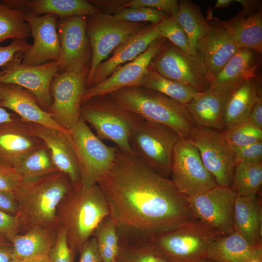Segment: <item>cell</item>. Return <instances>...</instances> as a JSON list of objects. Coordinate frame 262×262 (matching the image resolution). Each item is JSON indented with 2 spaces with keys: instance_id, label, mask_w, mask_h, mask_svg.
Here are the masks:
<instances>
[{
  "instance_id": "cell-1",
  "label": "cell",
  "mask_w": 262,
  "mask_h": 262,
  "mask_svg": "<svg viewBox=\"0 0 262 262\" xmlns=\"http://www.w3.org/2000/svg\"><path fill=\"white\" fill-rule=\"evenodd\" d=\"M97 184L118 231L149 236L196 220L188 196L134 154L118 149Z\"/></svg>"
},
{
  "instance_id": "cell-2",
  "label": "cell",
  "mask_w": 262,
  "mask_h": 262,
  "mask_svg": "<svg viewBox=\"0 0 262 262\" xmlns=\"http://www.w3.org/2000/svg\"><path fill=\"white\" fill-rule=\"evenodd\" d=\"M74 188L69 178L60 172L22 182L15 194L20 234L35 227L57 229L58 206Z\"/></svg>"
},
{
  "instance_id": "cell-3",
  "label": "cell",
  "mask_w": 262,
  "mask_h": 262,
  "mask_svg": "<svg viewBox=\"0 0 262 262\" xmlns=\"http://www.w3.org/2000/svg\"><path fill=\"white\" fill-rule=\"evenodd\" d=\"M109 215L107 202L97 184L74 188L61 200L57 211L58 227L65 230L68 245L76 255Z\"/></svg>"
},
{
  "instance_id": "cell-4",
  "label": "cell",
  "mask_w": 262,
  "mask_h": 262,
  "mask_svg": "<svg viewBox=\"0 0 262 262\" xmlns=\"http://www.w3.org/2000/svg\"><path fill=\"white\" fill-rule=\"evenodd\" d=\"M109 95L121 108L145 119L166 125L181 137L188 138L195 126L184 105L155 90L141 86H130Z\"/></svg>"
},
{
  "instance_id": "cell-5",
  "label": "cell",
  "mask_w": 262,
  "mask_h": 262,
  "mask_svg": "<svg viewBox=\"0 0 262 262\" xmlns=\"http://www.w3.org/2000/svg\"><path fill=\"white\" fill-rule=\"evenodd\" d=\"M221 235L194 220L175 229L145 236L166 262H200L212 242Z\"/></svg>"
},
{
  "instance_id": "cell-6",
  "label": "cell",
  "mask_w": 262,
  "mask_h": 262,
  "mask_svg": "<svg viewBox=\"0 0 262 262\" xmlns=\"http://www.w3.org/2000/svg\"><path fill=\"white\" fill-rule=\"evenodd\" d=\"M81 117L95 131L100 140H109L120 151L134 154L129 138L131 129L142 117L121 108L106 95L82 104Z\"/></svg>"
},
{
  "instance_id": "cell-7",
  "label": "cell",
  "mask_w": 262,
  "mask_h": 262,
  "mask_svg": "<svg viewBox=\"0 0 262 262\" xmlns=\"http://www.w3.org/2000/svg\"><path fill=\"white\" fill-rule=\"evenodd\" d=\"M181 137L173 129L144 118L132 128L129 142L133 154L162 176H170L173 150Z\"/></svg>"
},
{
  "instance_id": "cell-8",
  "label": "cell",
  "mask_w": 262,
  "mask_h": 262,
  "mask_svg": "<svg viewBox=\"0 0 262 262\" xmlns=\"http://www.w3.org/2000/svg\"><path fill=\"white\" fill-rule=\"evenodd\" d=\"M68 131L77 160L81 186L90 187L97 184L98 180L110 167L118 149L103 143L81 117Z\"/></svg>"
},
{
  "instance_id": "cell-9",
  "label": "cell",
  "mask_w": 262,
  "mask_h": 262,
  "mask_svg": "<svg viewBox=\"0 0 262 262\" xmlns=\"http://www.w3.org/2000/svg\"><path fill=\"white\" fill-rule=\"evenodd\" d=\"M146 25L144 23L119 19L113 15L100 12L87 16L86 31L91 48L92 59L86 79V89L90 87L98 66L107 59L118 46Z\"/></svg>"
},
{
  "instance_id": "cell-10",
  "label": "cell",
  "mask_w": 262,
  "mask_h": 262,
  "mask_svg": "<svg viewBox=\"0 0 262 262\" xmlns=\"http://www.w3.org/2000/svg\"><path fill=\"white\" fill-rule=\"evenodd\" d=\"M149 68L197 92L210 87L211 79L197 55L188 54L166 41L152 59Z\"/></svg>"
},
{
  "instance_id": "cell-11",
  "label": "cell",
  "mask_w": 262,
  "mask_h": 262,
  "mask_svg": "<svg viewBox=\"0 0 262 262\" xmlns=\"http://www.w3.org/2000/svg\"><path fill=\"white\" fill-rule=\"evenodd\" d=\"M217 186L230 187L236 166L233 147L225 133L195 126L188 137Z\"/></svg>"
},
{
  "instance_id": "cell-12",
  "label": "cell",
  "mask_w": 262,
  "mask_h": 262,
  "mask_svg": "<svg viewBox=\"0 0 262 262\" xmlns=\"http://www.w3.org/2000/svg\"><path fill=\"white\" fill-rule=\"evenodd\" d=\"M170 177L176 188L187 196L217 186L205 167L197 149L188 138L180 137L175 145Z\"/></svg>"
},
{
  "instance_id": "cell-13",
  "label": "cell",
  "mask_w": 262,
  "mask_h": 262,
  "mask_svg": "<svg viewBox=\"0 0 262 262\" xmlns=\"http://www.w3.org/2000/svg\"><path fill=\"white\" fill-rule=\"evenodd\" d=\"M87 75L83 72L58 73L51 82L52 102L47 111L59 126L67 131L81 118Z\"/></svg>"
},
{
  "instance_id": "cell-14",
  "label": "cell",
  "mask_w": 262,
  "mask_h": 262,
  "mask_svg": "<svg viewBox=\"0 0 262 262\" xmlns=\"http://www.w3.org/2000/svg\"><path fill=\"white\" fill-rule=\"evenodd\" d=\"M87 16H73L59 19L57 30L60 43L57 65L58 73H88L92 50L86 31Z\"/></svg>"
},
{
  "instance_id": "cell-15",
  "label": "cell",
  "mask_w": 262,
  "mask_h": 262,
  "mask_svg": "<svg viewBox=\"0 0 262 262\" xmlns=\"http://www.w3.org/2000/svg\"><path fill=\"white\" fill-rule=\"evenodd\" d=\"M236 195L229 187L216 186L188 196L194 218L227 235L234 230V205Z\"/></svg>"
},
{
  "instance_id": "cell-16",
  "label": "cell",
  "mask_w": 262,
  "mask_h": 262,
  "mask_svg": "<svg viewBox=\"0 0 262 262\" xmlns=\"http://www.w3.org/2000/svg\"><path fill=\"white\" fill-rule=\"evenodd\" d=\"M20 53L3 67L0 83L15 84L31 92L36 98L39 106L47 111L52 102L51 84L58 73L57 61L41 65L28 66L21 63Z\"/></svg>"
},
{
  "instance_id": "cell-17",
  "label": "cell",
  "mask_w": 262,
  "mask_h": 262,
  "mask_svg": "<svg viewBox=\"0 0 262 262\" xmlns=\"http://www.w3.org/2000/svg\"><path fill=\"white\" fill-rule=\"evenodd\" d=\"M244 81L224 82L210 86L185 104L195 126L222 131L226 103L233 91Z\"/></svg>"
},
{
  "instance_id": "cell-18",
  "label": "cell",
  "mask_w": 262,
  "mask_h": 262,
  "mask_svg": "<svg viewBox=\"0 0 262 262\" xmlns=\"http://www.w3.org/2000/svg\"><path fill=\"white\" fill-rule=\"evenodd\" d=\"M25 16L30 27L33 43L23 53L21 63L35 66L49 61H57L60 51L56 26L59 18L54 15L36 16L26 12Z\"/></svg>"
},
{
  "instance_id": "cell-19",
  "label": "cell",
  "mask_w": 262,
  "mask_h": 262,
  "mask_svg": "<svg viewBox=\"0 0 262 262\" xmlns=\"http://www.w3.org/2000/svg\"><path fill=\"white\" fill-rule=\"evenodd\" d=\"M165 41L163 37L156 40L134 60L116 69L104 81L86 89L82 104L93 98L109 95L125 87L135 86L147 72L152 59Z\"/></svg>"
},
{
  "instance_id": "cell-20",
  "label": "cell",
  "mask_w": 262,
  "mask_h": 262,
  "mask_svg": "<svg viewBox=\"0 0 262 262\" xmlns=\"http://www.w3.org/2000/svg\"><path fill=\"white\" fill-rule=\"evenodd\" d=\"M24 123L29 132L47 147L57 169L69 178L74 188L80 186L77 160L68 133L35 123Z\"/></svg>"
},
{
  "instance_id": "cell-21",
  "label": "cell",
  "mask_w": 262,
  "mask_h": 262,
  "mask_svg": "<svg viewBox=\"0 0 262 262\" xmlns=\"http://www.w3.org/2000/svg\"><path fill=\"white\" fill-rule=\"evenodd\" d=\"M161 37L157 24L146 25L118 46L112 52V55L98 66L90 87L104 81L122 64L134 60Z\"/></svg>"
},
{
  "instance_id": "cell-22",
  "label": "cell",
  "mask_w": 262,
  "mask_h": 262,
  "mask_svg": "<svg viewBox=\"0 0 262 262\" xmlns=\"http://www.w3.org/2000/svg\"><path fill=\"white\" fill-rule=\"evenodd\" d=\"M0 106L15 113L26 123H35L68 133L59 126L50 114L38 104L35 97L19 86L0 83Z\"/></svg>"
},
{
  "instance_id": "cell-23",
  "label": "cell",
  "mask_w": 262,
  "mask_h": 262,
  "mask_svg": "<svg viewBox=\"0 0 262 262\" xmlns=\"http://www.w3.org/2000/svg\"><path fill=\"white\" fill-rule=\"evenodd\" d=\"M43 144L19 119L0 124V163L2 164L15 168L25 156Z\"/></svg>"
},
{
  "instance_id": "cell-24",
  "label": "cell",
  "mask_w": 262,
  "mask_h": 262,
  "mask_svg": "<svg viewBox=\"0 0 262 262\" xmlns=\"http://www.w3.org/2000/svg\"><path fill=\"white\" fill-rule=\"evenodd\" d=\"M211 25V29L197 42L196 51L212 82L238 49L225 30L216 24Z\"/></svg>"
},
{
  "instance_id": "cell-25",
  "label": "cell",
  "mask_w": 262,
  "mask_h": 262,
  "mask_svg": "<svg viewBox=\"0 0 262 262\" xmlns=\"http://www.w3.org/2000/svg\"><path fill=\"white\" fill-rule=\"evenodd\" d=\"M5 6L20 9L36 16L48 14L63 19L76 16H89L100 12L85 0H2Z\"/></svg>"
},
{
  "instance_id": "cell-26",
  "label": "cell",
  "mask_w": 262,
  "mask_h": 262,
  "mask_svg": "<svg viewBox=\"0 0 262 262\" xmlns=\"http://www.w3.org/2000/svg\"><path fill=\"white\" fill-rule=\"evenodd\" d=\"M215 23L231 37L237 48L248 49L262 53V10L251 14L239 13L226 21Z\"/></svg>"
},
{
  "instance_id": "cell-27",
  "label": "cell",
  "mask_w": 262,
  "mask_h": 262,
  "mask_svg": "<svg viewBox=\"0 0 262 262\" xmlns=\"http://www.w3.org/2000/svg\"><path fill=\"white\" fill-rule=\"evenodd\" d=\"M261 255L262 246L251 244L234 229L215 238L209 246L205 258L215 262H249Z\"/></svg>"
},
{
  "instance_id": "cell-28",
  "label": "cell",
  "mask_w": 262,
  "mask_h": 262,
  "mask_svg": "<svg viewBox=\"0 0 262 262\" xmlns=\"http://www.w3.org/2000/svg\"><path fill=\"white\" fill-rule=\"evenodd\" d=\"M234 224V229L248 242L262 246V210L257 194L236 196Z\"/></svg>"
},
{
  "instance_id": "cell-29",
  "label": "cell",
  "mask_w": 262,
  "mask_h": 262,
  "mask_svg": "<svg viewBox=\"0 0 262 262\" xmlns=\"http://www.w3.org/2000/svg\"><path fill=\"white\" fill-rule=\"evenodd\" d=\"M57 229L35 227L10 239L14 247L13 259L24 261L48 256L57 238Z\"/></svg>"
},
{
  "instance_id": "cell-30",
  "label": "cell",
  "mask_w": 262,
  "mask_h": 262,
  "mask_svg": "<svg viewBox=\"0 0 262 262\" xmlns=\"http://www.w3.org/2000/svg\"><path fill=\"white\" fill-rule=\"evenodd\" d=\"M260 91L253 79L244 81L235 88L225 106L223 131H229L247 119Z\"/></svg>"
},
{
  "instance_id": "cell-31",
  "label": "cell",
  "mask_w": 262,
  "mask_h": 262,
  "mask_svg": "<svg viewBox=\"0 0 262 262\" xmlns=\"http://www.w3.org/2000/svg\"><path fill=\"white\" fill-rule=\"evenodd\" d=\"M176 20L185 31L193 52L197 55V43L211 29L212 25L206 21L199 7L189 0L179 1Z\"/></svg>"
},
{
  "instance_id": "cell-32",
  "label": "cell",
  "mask_w": 262,
  "mask_h": 262,
  "mask_svg": "<svg viewBox=\"0 0 262 262\" xmlns=\"http://www.w3.org/2000/svg\"><path fill=\"white\" fill-rule=\"evenodd\" d=\"M117 262H166L143 235L118 232Z\"/></svg>"
},
{
  "instance_id": "cell-33",
  "label": "cell",
  "mask_w": 262,
  "mask_h": 262,
  "mask_svg": "<svg viewBox=\"0 0 262 262\" xmlns=\"http://www.w3.org/2000/svg\"><path fill=\"white\" fill-rule=\"evenodd\" d=\"M253 51L245 48L238 49L213 78L210 86L224 82L256 78L259 63H255Z\"/></svg>"
},
{
  "instance_id": "cell-34",
  "label": "cell",
  "mask_w": 262,
  "mask_h": 262,
  "mask_svg": "<svg viewBox=\"0 0 262 262\" xmlns=\"http://www.w3.org/2000/svg\"><path fill=\"white\" fill-rule=\"evenodd\" d=\"M135 86L155 90L184 105L190 102L199 93L149 68Z\"/></svg>"
},
{
  "instance_id": "cell-35",
  "label": "cell",
  "mask_w": 262,
  "mask_h": 262,
  "mask_svg": "<svg viewBox=\"0 0 262 262\" xmlns=\"http://www.w3.org/2000/svg\"><path fill=\"white\" fill-rule=\"evenodd\" d=\"M15 169L22 182H30L45 176L59 172L54 166L49 152L43 144L25 156Z\"/></svg>"
},
{
  "instance_id": "cell-36",
  "label": "cell",
  "mask_w": 262,
  "mask_h": 262,
  "mask_svg": "<svg viewBox=\"0 0 262 262\" xmlns=\"http://www.w3.org/2000/svg\"><path fill=\"white\" fill-rule=\"evenodd\" d=\"M262 184V163L236 164L230 188L236 196L257 194Z\"/></svg>"
},
{
  "instance_id": "cell-37",
  "label": "cell",
  "mask_w": 262,
  "mask_h": 262,
  "mask_svg": "<svg viewBox=\"0 0 262 262\" xmlns=\"http://www.w3.org/2000/svg\"><path fill=\"white\" fill-rule=\"evenodd\" d=\"M30 35L25 12L10 8L0 1V43L7 39L26 40Z\"/></svg>"
},
{
  "instance_id": "cell-38",
  "label": "cell",
  "mask_w": 262,
  "mask_h": 262,
  "mask_svg": "<svg viewBox=\"0 0 262 262\" xmlns=\"http://www.w3.org/2000/svg\"><path fill=\"white\" fill-rule=\"evenodd\" d=\"M92 236L96 240L103 262H115L119 247V238L116 224L110 215L98 224Z\"/></svg>"
},
{
  "instance_id": "cell-39",
  "label": "cell",
  "mask_w": 262,
  "mask_h": 262,
  "mask_svg": "<svg viewBox=\"0 0 262 262\" xmlns=\"http://www.w3.org/2000/svg\"><path fill=\"white\" fill-rule=\"evenodd\" d=\"M160 36L182 51L195 55L193 52L187 36L180 24L173 17L168 16L157 24Z\"/></svg>"
},
{
  "instance_id": "cell-40",
  "label": "cell",
  "mask_w": 262,
  "mask_h": 262,
  "mask_svg": "<svg viewBox=\"0 0 262 262\" xmlns=\"http://www.w3.org/2000/svg\"><path fill=\"white\" fill-rule=\"evenodd\" d=\"M225 133L232 147H241L262 142V129L247 119Z\"/></svg>"
},
{
  "instance_id": "cell-41",
  "label": "cell",
  "mask_w": 262,
  "mask_h": 262,
  "mask_svg": "<svg viewBox=\"0 0 262 262\" xmlns=\"http://www.w3.org/2000/svg\"><path fill=\"white\" fill-rule=\"evenodd\" d=\"M113 15L119 19L128 22H149L154 24L169 16L160 10L146 7L122 8Z\"/></svg>"
},
{
  "instance_id": "cell-42",
  "label": "cell",
  "mask_w": 262,
  "mask_h": 262,
  "mask_svg": "<svg viewBox=\"0 0 262 262\" xmlns=\"http://www.w3.org/2000/svg\"><path fill=\"white\" fill-rule=\"evenodd\" d=\"M75 256L68 245L65 230L58 227L56 241L48 255L49 262H74Z\"/></svg>"
},
{
  "instance_id": "cell-43",
  "label": "cell",
  "mask_w": 262,
  "mask_h": 262,
  "mask_svg": "<svg viewBox=\"0 0 262 262\" xmlns=\"http://www.w3.org/2000/svg\"><path fill=\"white\" fill-rule=\"evenodd\" d=\"M146 7L162 11L175 20L178 11L177 0H126L122 8Z\"/></svg>"
},
{
  "instance_id": "cell-44",
  "label": "cell",
  "mask_w": 262,
  "mask_h": 262,
  "mask_svg": "<svg viewBox=\"0 0 262 262\" xmlns=\"http://www.w3.org/2000/svg\"><path fill=\"white\" fill-rule=\"evenodd\" d=\"M232 147L236 165L239 163L247 164L262 163V142Z\"/></svg>"
},
{
  "instance_id": "cell-45",
  "label": "cell",
  "mask_w": 262,
  "mask_h": 262,
  "mask_svg": "<svg viewBox=\"0 0 262 262\" xmlns=\"http://www.w3.org/2000/svg\"><path fill=\"white\" fill-rule=\"evenodd\" d=\"M22 182L17 170L12 167L0 163V190L15 194Z\"/></svg>"
},
{
  "instance_id": "cell-46",
  "label": "cell",
  "mask_w": 262,
  "mask_h": 262,
  "mask_svg": "<svg viewBox=\"0 0 262 262\" xmlns=\"http://www.w3.org/2000/svg\"><path fill=\"white\" fill-rule=\"evenodd\" d=\"M31 46L26 40L14 39L7 46H0V67L12 61L20 53H24ZM2 71H0V77Z\"/></svg>"
},
{
  "instance_id": "cell-47",
  "label": "cell",
  "mask_w": 262,
  "mask_h": 262,
  "mask_svg": "<svg viewBox=\"0 0 262 262\" xmlns=\"http://www.w3.org/2000/svg\"><path fill=\"white\" fill-rule=\"evenodd\" d=\"M20 223L17 217L0 210V233L11 239L20 234Z\"/></svg>"
},
{
  "instance_id": "cell-48",
  "label": "cell",
  "mask_w": 262,
  "mask_h": 262,
  "mask_svg": "<svg viewBox=\"0 0 262 262\" xmlns=\"http://www.w3.org/2000/svg\"><path fill=\"white\" fill-rule=\"evenodd\" d=\"M79 254V262H103L99 253L96 240L93 236L84 243Z\"/></svg>"
},
{
  "instance_id": "cell-49",
  "label": "cell",
  "mask_w": 262,
  "mask_h": 262,
  "mask_svg": "<svg viewBox=\"0 0 262 262\" xmlns=\"http://www.w3.org/2000/svg\"><path fill=\"white\" fill-rule=\"evenodd\" d=\"M0 210L16 216L17 212V204L15 196L0 190Z\"/></svg>"
},
{
  "instance_id": "cell-50",
  "label": "cell",
  "mask_w": 262,
  "mask_h": 262,
  "mask_svg": "<svg viewBox=\"0 0 262 262\" xmlns=\"http://www.w3.org/2000/svg\"><path fill=\"white\" fill-rule=\"evenodd\" d=\"M257 127L262 129V96L261 90L246 119Z\"/></svg>"
},
{
  "instance_id": "cell-51",
  "label": "cell",
  "mask_w": 262,
  "mask_h": 262,
  "mask_svg": "<svg viewBox=\"0 0 262 262\" xmlns=\"http://www.w3.org/2000/svg\"><path fill=\"white\" fill-rule=\"evenodd\" d=\"M13 252L10 238L0 233V262H11L13 260Z\"/></svg>"
},
{
  "instance_id": "cell-52",
  "label": "cell",
  "mask_w": 262,
  "mask_h": 262,
  "mask_svg": "<svg viewBox=\"0 0 262 262\" xmlns=\"http://www.w3.org/2000/svg\"><path fill=\"white\" fill-rule=\"evenodd\" d=\"M239 3L243 9L241 13L244 14H251L254 13L261 9V2L260 0H235Z\"/></svg>"
},
{
  "instance_id": "cell-53",
  "label": "cell",
  "mask_w": 262,
  "mask_h": 262,
  "mask_svg": "<svg viewBox=\"0 0 262 262\" xmlns=\"http://www.w3.org/2000/svg\"><path fill=\"white\" fill-rule=\"evenodd\" d=\"M13 114L6 111V110L0 106V124L10 122L15 119Z\"/></svg>"
},
{
  "instance_id": "cell-54",
  "label": "cell",
  "mask_w": 262,
  "mask_h": 262,
  "mask_svg": "<svg viewBox=\"0 0 262 262\" xmlns=\"http://www.w3.org/2000/svg\"><path fill=\"white\" fill-rule=\"evenodd\" d=\"M233 1L232 0H217L212 10L218 8H228Z\"/></svg>"
},
{
  "instance_id": "cell-55",
  "label": "cell",
  "mask_w": 262,
  "mask_h": 262,
  "mask_svg": "<svg viewBox=\"0 0 262 262\" xmlns=\"http://www.w3.org/2000/svg\"><path fill=\"white\" fill-rule=\"evenodd\" d=\"M25 262H49L48 256L38 257L28 259Z\"/></svg>"
},
{
  "instance_id": "cell-56",
  "label": "cell",
  "mask_w": 262,
  "mask_h": 262,
  "mask_svg": "<svg viewBox=\"0 0 262 262\" xmlns=\"http://www.w3.org/2000/svg\"><path fill=\"white\" fill-rule=\"evenodd\" d=\"M249 262H262V255L254 258Z\"/></svg>"
},
{
  "instance_id": "cell-57",
  "label": "cell",
  "mask_w": 262,
  "mask_h": 262,
  "mask_svg": "<svg viewBox=\"0 0 262 262\" xmlns=\"http://www.w3.org/2000/svg\"><path fill=\"white\" fill-rule=\"evenodd\" d=\"M200 262H215L212 261L211 260L205 258L202 260Z\"/></svg>"
},
{
  "instance_id": "cell-58",
  "label": "cell",
  "mask_w": 262,
  "mask_h": 262,
  "mask_svg": "<svg viewBox=\"0 0 262 262\" xmlns=\"http://www.w3.org/2000/svg\"><path fill=\"white\" fill-rule=\"evenodd\" d=\"M11 262H25V261L13 259Z\"/></svg>"
},
{
  "instance_id": "cell-59",
  "label": "cell",
  "mask_w": 262,
  "mask_h": 262,
  "mask_svg": "<svg viewBox=\"0 0 262 262\" xmlns=\"http://www.w3.org/2000/svg\"><path fill=\"white\" fill-rule=\"evenodd\" d=\"M115 262H117L116 261H115Z\"/></svg>"
}]
</instances>
